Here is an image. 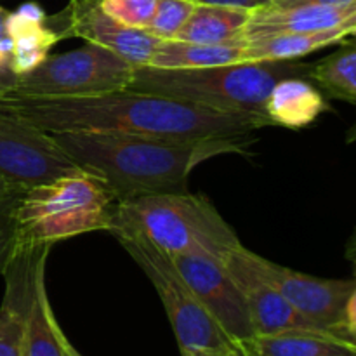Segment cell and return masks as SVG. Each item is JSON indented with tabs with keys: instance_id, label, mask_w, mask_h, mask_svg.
<instances>
[{
	"instance_id": "6",
	"label": "cell",
	"mask_w": 356,
	"mask_h": 356,
	"mask_svg": "<svg viewBox=\"0 0 356 356\" xmlns=\"http://www.w3.org/2000/svg\"><path fill=\"white\" fill-rule=\"evenodd\" d=\"M155 287L179 344L181 356L236 346L202 306L170 256L136 233L113 235Z\"/></svg>"
},
{
	"instance_id": "24",
	"label": "cell",
	"mask_w": 356,
	"mask_h": 356,
	"mask_svg": "<svg viewBox=\"0 0 356 356\" xmlns=\"http://www.w3.org/2000/svg\"><path fill=\"white\" fill-rule=\"evenodd\" d=\"M101 7L118 23L146 30L155 13L156 0H101Z\"/></svg>"
},
{
	"instance_id": "23",
	"label": "cell",
	"mask_w": 356,
	"mask_h": 356,
	"mask_svg": "<svg viewBox=\"0 0 356 356\" xmlns=\"http://www.w3.org/2000/svg\"><path fill=\"white\" fill-rule=\"evenodd\" d=\"M195 3L188 0H156L155 13L146 26V31L160 40H172L193 13Z\"/></svg>"
},
{
	"instance_id": "14",
	"label": "cell",
	"mask_w": 356,
	"mask_h": 356,
	"mask_svg": "<svg viewBox=\"0 0 356 356\" xmlns=\"http://www.w3.org/2000/svg\"><path fill=\"white\" fill-rule=\"evenodd\" d=\"M356 24V3L346 7H273L257 6L250 9L243 35L245 40L280 33H308L330 28Z\"/></svg>"
},
{
	"instance_id": "13",
	"label": "cell",
	"mask_w": 356,
	"mask_h": 356,
	"mask_svg": "<svg viewBox=\"0 0 356 356\" xmlns=\"http://www.w3.org/2000/svg\"><path fill=\"white\" fill-rule=\"evenodd\" d=\"M47 249L13 250L6 277V296L0 306V356H21L24 327L30 305L31 285L37 261Z\"/></svg>"
},
{
	"instance_id": "8",
	"label": "cell",
	"mask_w": 356,
	"mask_h": 356,
	"mask_svg": "<svg viewBox=\"0 0 356 356\" xmlns=\"http://www.w3.org/2000/svg\"><path fill=\"white\" fill-rule=\"evenodd\" d=\"M257 271L284 296L313 327L356 343L355 280L320 278L282 266L254 252Z\"/></svg>"
},
{
	"instance_id": "4",
	"label": "cell",
	"mask_w": 356,
	"mask_h": 356,
	"mask_svg": "<svg viewBox=\"0 0 356 356\" xmlns=\"http://www.w3.org/2000/svg\"><path fill=\"white\" fill-rule=\"evenodd\" d=\"M117 205L113 191L82 169L28 188L10 205L14 249H51L86 233H110Z\"/></svg>"
},
{
	"instance_id": "11",
	"label": "cell",
	"mask_w": 356,
	"mask_h": 356,
	"mask_svg": "<svg viewBox=\"0 0 356 356\" xmlns=\"http://www.w3.org/2000/svg\"><path fill=\"white\" fill-rule=\"evenodd\" d=\"M170 259L202 306L236 346L256 336L242 291L225 263L205 256H170Z\"/></svg>"
},
{
	"instance_id": "5",
	"label": "cell",
	"mask_w": 356,
	"mask_h": 356,
	"mask_svg": "<svg viewBox=\"0 0 356 356\" xmlns=\"http://www.w3.org/2000/svg\"><path fill=\"white\" fill-rule=\"evenodd\" d=\"M110 233H136L167 256H205L221 263L242 245L214 204L190 191L118 202Z\"/></svg>"
},
{
	"instance_id": "7",
	"label": "cell",
	"mask_w": 356,
	"mask_h": 356,
	"mask_svg": "<svg viewBox=\"0 0 356 356\" xmlns=\"http://www.w3.org/2000/svg\"><path fill=\"white\" fill-rule=\"evenodd\" d=\"M134 66L108 49L83 44L63 54H49L28 73L17 75L9 97L19 99H79L124 90Z\"/></svg>"
},
{
	"instance_id": "21",
	"label": "cell",
	"mask_w": 356,
	"mask_h": 356,
	"mask_svg": "<svg viewBox=\"0 0 356 356\" xmlns=\"http://www.w3.org/2000/svg\"><path fill=\"white\" fill-rule=\"evenodd\" d=\"M245 44H197L183 40H162L149 66L156 68H207L243 61Z\"/></svg>"
},
{
	"instance_id": "1",
	"label": "cell",
	"mask_w": 356,
	"mask_h": 356,
	"mask_svg": "<svg viewBox=\"0 0 356 356\" xmlns=\"http://www.w3.org/2000/svg\"><path fill=\"white\" fill-rule=\"evenodd\" d=\"M3 106L45 132H120L174 141H245L247 136L264 127L252 115L221 113L129 89L79 99L7 97Z\"/></svg>"
},
{
	"instance_id": "29",
	"label": "cell",
	"mask_w": 356,
	"mask_h": 356,
	"mask_svg": "<svg viewBox=\"0 0 356 356\" xmlns=\"http://www.w3.org/2000/svg\"><path fill=\"white\" fill-rule=\"evenodd\" d=\"M17 195V191L0 176V207H3L6 204H9L14 197Z\"/></svg>"
},
{
	"instance_id": "22",
	"label": "cell",
	"mask_w": 356,
	"mask_h": 356,
	"mask_svg": "<svg viewBox=\"0 0 356 356\" xmlns=\"http://www.w3.org/2000/svg\"><path fill=\"white\" fill-rule=\"evenodd\" d=\"M309 80L316 89L332 99L356 103V47L353 38L341 42V47L313 63Z\"/></svg>"
},
{
	"instance_id": "28",
	"label": "cell",
	"mask_w": 356,
	"mask_h": 356,
	"mask_svg": "<svg viewBox=\"0 0 356 356\" xmlns=\"http://www.w3.org/2000/svg\"><path fill=\"white\" fill-rule=\"evenodd\" d=\"M188 2L195 3V6H235V7H247V9H254L257 7V0H188Z\"/></svg>"
},
{
	"instance_id": "32",
	"label": "cell",
	"mask_w": 356,
	"mask_h": 356,
	"mask_svg": "<svg viewBox=\"0 0 356 356\" xmlns=\"http://www.w3.org/2000/svg\"><path fill=\"white\" fill-rule=\"evenodd\" d=\"M10 10H7L6 7L0 6V38L7 37L6 35V24H7V17H9Z\"/></svg>"
},
{
	"instance_id": "33",
	"label": "cell",
	"mask_w": 356,
	"mask_h": 356,
	"mask_svg": "<svg viewBox=\"0 0 356 356\" xmlns=\"http://www.w3.org/2000/svg\"><path fill=\"white\" fill-rule=\"evenodd\" d=\"M270 2H275V0H257V3H259V6H263V3H270Z\"/></svg>"
},
{
	"instance_id": "19",
	"label": "cell",
	"mask_w": 356,
	"mask_h": 356,
	"mask_svg": "<svg viewBox=\"0 0 356 356\" xmlns=\"http://www.w3.org/2000/svg\"><path fill=\"white\" fill-rule=\"evenodd\" d=\"M356 24L308 31V33H280L245 40L243 61H294L306 54L341 44L353 38Z\"/></svg>"
},
{
	"instance_id": "18",
	"label": "cell",
	"mask_w": 356,
	"mask_h": 356,
	"mask_svg": "<svg viewBox=\"0 0 356 356\" xmlns=\"http://www.w3.org/2000/svg\"><path fill=\"white\" fill-rule=\"evenodd\" d=\"M238 348L245 356H356V343L322 330H287L254 336Z\"/></svg>"
},
{
	"instance_id": "20",
	"label": "cell",
	"mask_w": 356,
	"mask_h": 356,
	"mask_svg": "<svg viewBox=\"0 0 356 356\" xmlns=\"http://www.w3.org/2000/svg\"><path fill=\"white\" fill-rule=\"evenodd\" d=\"M250 9L235 6H195L176 40L197 44H245Z\"/></svg>"
},
{
	"instance_id": "17",
	"label": "cell",
	"mask_w": 356,
	"mask_h": 356,
	"mask_svg": "<svg viewBox=\"0 0 356 356\" xmlns=\"http://www.w3.org/2000/svg\"><path fill=\"white\" fill-rule=\"evenodd\" d=\"M49 250L51 249L40 254L35 266L21 356H65L61 343L63 329L56 320L45 289V263Z\"/></svg>"
},
{
	"instance_id": "15",
	"label": "cell",
	"mask_w": 356,
	"mask_h": 356,
	"mask_svg": "<svg viewBox=\"0 0 356 356\" xmlns=\"http://www.w3.org/2000/svg\"><path fill=\"white\" fill-rule=\"evenodd\" d=\"M6 35L13 49V72L23 75L45 61L52 47L63 40L52 24L51 17L38 3H23L17 10L9 13Z\"/></svg>"
},
{
	"instance_id": "2",
	"label": "cell",
	"mask_w": 356,
	"mask_h": 356,
	"mask_svg": "<svg viewBox=\"0 0 356 356\" xmlns=\"http://www.w3.org/2000/svg\"><path fill=\"white\" fill-rule=\"evenodd\" d=\"M79 169L99 177L118 202L160 193L188 191L198 163L238 152V139L145 138L120 132H49Z\"/></svg>"
},
{
	"instance_id": "10",
	"label": "cell",
	"mask_w": 356,
	"mask_h": 356,
	"mask_svg": "<svg viewBox=\"0 0 356 356\" xmlns=\"http://www.w3.org/2000/svg\"><path fill=\"white\" fill-rule=\"evenodd\" d=\"M51 21L61 38H83L87 44L99 45L120 56L132 66L149 65L162 42L149 31L118 23L104 13L101 0H70L61 13L51 16Z\"/></svg>"
},
{
	"instance_id": "31",
	"label": "cell",
	"mask_w": 356,
	"mask_h": 356,
	"mask_svg": "<svg viewBox=\"0 0 356 356\" xmlns=\"http://www.w3.org/2000/svg\"><path fill=\"white\" fill-rule=\"evenodd\" d=\"M61 343H63V351H65V356H82L79 353V351H76V348L73 346L72 343H70L68 337L65 336V332H63Z\"/></svg>"
},
{
	"instance_id": "27",
	"label": "cell",
	"mask_w": 356,
	"mask_h": 356,
	"mask_svg": "<svg viewBox=\"0 0 356 356\" xmlns=\"http://www.w3.org/2000/svg\"><path fill=\"white\" fill-rule=\"evenodd\" d=\"M17 83V75L9 68H0V106L3 101L14 92Z\"/></svg>"
},
{
	"instance_id": "12",
	"label": "cell",
	"mask_w": 356,
	"mask_h": 356,
	"mask_svg": "<svg viewBox=\"0 0 356 356\" xmlns=\"http://www.w3.org/2000/svg\"><path fill=\"white\" fill-rule=\"evenodd\" d=\"M225 266L242 291L256 336L287 330H318L257 271L252 250L240 245L226 257Z\"/></svg>"
},
{
	"instance_id": "30",
	"label": "cell",
	"mask_w": 356,
	"mask_h": 356,
	"mask_svg": "<svg viewBox=\"0 0 356 356\" xmlns=\"http://www.w3.org/2000/svg\"><path fill=\"white\" fill-rule=\"evenodd\" d=\"M191 356H245L242 353L238 346L226 348V350H218V351H200V353H193Z\"/></svg>"
},
{
	"instance_id": "3",
	"label": "cell",
	"mask_w": 356,
	"mask_h": 356,
	"mask_svg": "<svg viewBox=\"0 0 356 356\" xmlns=\"http://www.w3.org/2000/svg\"><path fill=\"white\" fill-rule=\"evenodd\" d=\"M312 65L299 61H240L207 68L134 66L129 90L159 94L221 113L257 117L264 124L268 94L284 79H308Z\"/></svg>"
},
{
	"instance_id": "25",
	"label": "cell",
	"mask_w": 356,
	"mask_h": 356,
	"mask_svg": "<svg viewBox=\"0 0 356 356\" xmlns=\"http://www.w3.org/2000/svg\"><path fill=\"white\" fill-rule=\"evenodd\" d=\"M13 200L0 207V275H3L6 271L14 250V222L13 214H10Z\"/></svg>"
},
{
	"instance_id": "9",
	"label": "cell",
	"mask_w": 356,
	"mask_h": 356,
	"mask_svg": "<svg viewBox=\"0 0 356 356\" xmlns=\"http://www.w3.org/2000/svg\"><path fill=\"white\" fill-rule=\"evenodd\" d=\"M76 169L49 132L0 106V176L17 193Z\"/></svg>"
},
{
	"instance_id": "26",
	"label": "cell",
	"mask_w": 356,
	"mask_h": 356,
	"mask_svg": "<svg viewBox=\"0 0 356 356\" xmlns=\"http://www.w3.org/2000/svg\"><path fill=\"white\" fill-rule=\"evenodd\" d=\"M355 3H356V0H275V2H270L268 6H273V7H302V6L346 7V6H355Z\"/></svg>"
},
{
	"instance_id": "16",
	"label": "cell",
	"mask_w": 356,
	"mask_h": 356,
	"mask_svg": "<svg viewBox=\"0 0 356 356\" xmlns=\"http://www.w3.org/2000/svg\"><path fill=\"white\" fill-rule=\"evenodd\" d=\"M325 96L308 79H284L273 86L263 106L266 125L299 131L329 111Z\"/></svg>"
}]
</instances>
